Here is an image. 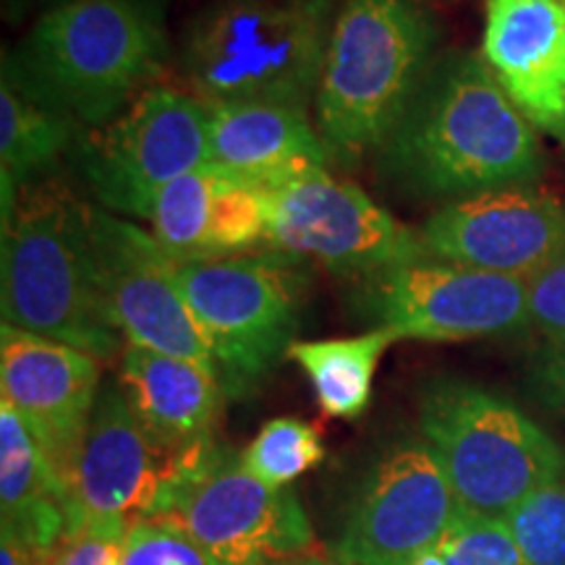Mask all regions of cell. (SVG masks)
I'll list each match as a JSON object with an SVG mask.
<instances>
[{
	"label": "cell",
	"instance_id": "obj_22",
	"mask_svg": "<svg viewBox=\"0 0 565 565\" xmlns=\"http://www.w3.org/2000/svg\"><path fill=\"white\" fill-rule=\"evenodd\" d=\"M74 121L47 108L13 82L3 68L0 79V179H3V221L17 196L68 150Z\"/></svg>",
	"mask_w": 565,
	"mask_h": 565
},
{
	"label": "cell",
	"instance_id": "obj_3",
	"mask_svg": "<svg viewBox=\"0 0 565 565\" xmlns=\"http://www.w3.org/2000/svg\"><path fill=\"white\" fill-rule=\"evenodd\" d=\"M87 202L66 181L42 175L21 189L3 221V324L79 349L97 362L124 353L89 259Z\"/></svg>",
	"mask_w": 565,
	"mask_h": 565
},
{
	"label": "cell",
	"instance_id": "obj_14",
	"mask_svg": "<svg viewBox=\"0 0 565 565\" xmlns=\"http://www.w3.org/2000/svg\"><path fill=\"white\" fill-rule=\"evenodd\" d=\"M448 475L424 440H404L374 461L335 545L343 565H408L461 511Z\"/></svg>",
	"mask_w": 565,
	"mask_h": 565
},
{
	"label": "cell",
	"instance_id": "obj_15",
	"mask_svg": "<svg viewBox=\"0 0 565 565\" xmlns=\"http://www.w3.org/2000/svg\"><path fill=\"white\" fill-rule=\"evenodd\" d=\"M419 238L435 259L529 280L565 257V204L536 186L498 189L445 204Z\"/></svg>",
	"mask_w": 565,
	"mask_h": 565
},
{
	"label": "cell",
	"instance_id": "obj_7",
	"mask_svg": "<svg viewBox=\"0 0 565 565\" xmlns=\"http://www.w3.org/2000/svg\"><path fill=\"white\" fill-rule=\"evenodd\" d=\"M301 265L294 254L267 249L175 270L228 398L252 395L288 356L301 320Z\"/></svg>",
	"mask_w": 565,
	"mask_h": 565
},
{
	"label": "cell",
	"instance_id": "obj_6",
	"mask_svg": "<svg viewBox=\"0 0 565 565\" xmlns=\"http://www.w3.org/2000/svg\"><path fill=\"white\" fill-rule=\"evenodd\" d=\"M419 433L463 508L508 519L561 482L565 454L532 416L482 385L437 380L419 401Z\"/></svg>",
	"mask_w": 565,
	"mask_h": 565
},
{
	"label": "cell",
	"instance_id": "obj_28",
	"mask_svg": "<svg viewBox=\"0 0 565 565\" xmlns=\"http://www.w3.org/2000/svg\"><path fill=\"white\" fill-rule=\"evenodd\" d=\"M526 291L529 324L553 341H565V257L529 278Z\"/></svg>",
	"mask_w": 565,
	"mask_h": 565
},
{
	"label": "cell",
	"instance_id": "obj_24",
	"mask_svg": "<svg viewBox=\"0 0 565 565\" xmlns=\"http://www.w3.org/2000/svg\"><path fill=\"white\" fill-rule=\"evenodd\" d=\"M242 466L252 477L270 487H291L299 479L322 463L324 445L315 424L278 416L263 424L257 437L238 454Z\"/></svg>",
	"mask_w": 565,
	"mask_h": 565
},
{
	"label": "cell",
	"instance_id": "obj_31",
	"mask_svg": "<svg viewBox=\"0 0 565 565\" xmlns=\"http://www.w3.org/2000/svg\"><path fill=\"white\" fill-rule=\"evenodd\" d=\"M301 565H343V563H338V561H324L322 555H317V557H309V561L301 563Z\"/></svg>",
	"mask_w": 565,
	"mask_h": 565
},
{
	"label": "cell",
	"instance_id": "obj_23",
	"mask_svg": "<svg viewBox=\"0 0 565 565\" xmlns=\"http://www.w3.org/2000/svg\"><path fill=\"white\" fill-rule=\"evenodd\" d=\"M395 341L398 338L387 330L372 328L351 338L294 341L288 359H294L309 377L324 414L353 422L370 408L380 359Z\"/></svg>",
	"mask_w": 565,
	"mask_h": 565
},
{
	"label": "cell",
	"instance_id": "obj_9",
	"mask_svg": "<svg viewBox=\"0 0 565 565\" xmlns=\"http://www.w3.org/2000/svg\"><path fill=\"white\" fill-rule=\"evenodd\" d=\"M351 307L398 341L456 343L529 324L524 278L424 257L349 282Z\"/></svg>",
	"mask_w": 565,
	"mask_h": 565
},
{
	"label": "cell",
	"instance_id": "obj_1",
	"mask_svg": "<svg viewBox=\"0 0 565 565\" xmlns=\"http://www.w3.org/2000/svg\"><path fill=\"white\" fill-rule=\"evenodd\" d=\"M374 160L401 192L448 204L534 186L545 171L532 121L475 53L435 58Z\"/></svg>",
	"mask_w": 565,
	"mask_h": 565
},
{
	"label": "cell",
	"instance_id": "obj_25",
	"mask_svg": "<svg viewBox=\"0 0 565 565\" xmlns=\"http://www.w3.org/2000/svg\"><path fill=\"white\" fill-rule=\"evenodd\" d=\"M440 565H529L505 519L461 508L456 521L435 542Z\"/></svg>",
	"mask_w": 565,
	"mask_h": 565
},
{
	"label": "cell",
	"instance_id": "obj_10",
	"mask_svg": "<svg viewBox=\"0 0 565 565\" xmlns=\"http://www.w3.org/2000/svg\"><path fill=\"white\" fill-rule=\"evenodd\" d=\"M210 160V105L150 87L110 124L76 141V166L103 210L147 221L168 183Z\"/></svg>",
	"mask_w": 565,
	"mask_h": 565
},
{
	"label": "cell",
	"instance_id": "obj_20",
	"mask_svg": "<svg viewBox=\"0 0 565 565\" xmlns=\"http://www.w3.org/2000/svg\"><path fill=\"white\" fill-rule=\"evenodd\" d=\"M116 383L154 440L173 450H194L215 443L212 429L225 395L215 370L126 345Z\"/></svg>",
	"mask_w": 565,
	"mask_h": 565
},
{
	"label": "cell",
	"instance_id": "obj_5",
	"mask_svg": "<svg viewBox=\"0 0 565 565\" xmlns=\"http://www.w3.org/2000/svg\"><path fill=\"white\" fill-rule=\"evenodd\" d=\"M335 0H215L196 13L181 71L204 105L291 103L317 95Z\"/></svg>",
	"mask_w": 565,
	"mask_h": 565
},
{
	"label": "cell",
	"instance_id": "obj_12",
	"mask_svg": "<svg viewBox=\"0 0 565 565\" xmlns=\"http://www.w3.org/2000/svg\"><path fill=\"white\" fill-rule=\"evenodd\" d=\"M162 519L179 526L210 565H301L320 555L291 487L259 482L228 448Z\"/></svg>",
	"mask_w": 565,
	"mask_h": 565
},
{
	"label": "cell",
	"instance_id": "obj_8",
	"mask_svg": "<svg viewBox=\"0 0 565 565\" xmlns=\"http://www.w3.org/2000/svg\"><path fill=\"white\" fill-rule=\"evenodd\" d=\"M223 454L212 443L173 450L147 433L116 380L105 383L66 484L68 536L162 519Z\"/></svg>",
	"mask_w": 565,
	"mask_h": 565
},
{
	"label": "cell",
	"instance_id": "obj_19",
	"mask_svg": "<svg viewBox=\"0 0 565 565\" xmlns=\"http://www.w3.org/2000/svg\"><path fill=\"white\" fill-rule=\"evenodd\" d=\"M210 166L267 186L309 168H328L320 131L291 103H225L210 108Z\"/></svg>",
	"mask_w": 565,
	"mask_h": 565
},
{
	"label": "cell",
	"instance_id": "obj_16",
	"mask_svg": "<svg viewBox=\"0 0 565 565\" xmlns=\"http://www.w3.org/2000/svg\"><path fill=\"white\" fill-rule=\"evenodd\" d=\"M0 387L32 429L66 492L71 466L100 395V362L26 330L0 328Z\"/></svg>",
	"mask_w": 565,
	"mask_h": 565
},
{
	"label": "cell",
	"instance_id": "obj_26",
	"mask_svg": "<svg viewBox=\"0 0 565 565\" xmlns=\"http://www.w3.org/2000/svg\"><path fill=\"white\" fill-rule=\"evenodd\" d=\"M529 565H565V482L550 484L508 515Z\"/></svg>",
	"mask_w": 565,
	"mask_h": 565
},
{
	"label": "cell",
	"instance_id": "obj_18",
	"mask_svg": "<svg viewBox=\"0 0 565 565\" xmlns=\"http://www.w3.org/2000/svg\"><path fill=\"white\" fill-rule=\"evenodd\" d=\"M482 61L534 129L565 141L563 0H487Z\"/></svg>",
	"mask_w": 565,
	"mask_h": 565
},
{
	"label": "cell",
	"instance_id": "obj_27",
	"mask_svg": "<svg viewBox=\"0 0 565 565\" xmlns=\"http://www.w3.org/2000/svg\"><path fill=\"white\" fill-rule=\"evenodd\" d=\"M121 565H210L202 550L168 519L139 521L129 529Z\"/></svg>",
	"mask_w": 565,
	"mask_h": 565
},
{
	"label": "cell",
	"instance_id": "obj_13",
	"mask_svg": "<svg viewBox=\"0 0 565 565\" xmlns=\"http://www.w3.org/2000/svg\"><path fill=\"white\" fill-rule=\"evenodd\" d=\"M87 236L97 291L126 345L215 370L207 338L179 286V265L152 233L89 204Z\"/></svg>",
	"mask_w": 565,
	"mask_h": 565
},
{
	"label": "cell",
	"instance_id": "obj_29",
	"mask_svg": "<svg viewBox=\"0 0 565 565\" xmlns=\"http://www.w3.org/2000/svg\"><path fill=\"white\" fill-rule=\"evenodd\" d=\"M126 534L118 529H84L66 536L47 565H121Z\"/></svg>",
	"mask_w": 565,
	"mask_h": 565
},
{
	"label": "cell",
	"instance_id": "obj_11",
	"mask_svg": "<svg viewBox=\"0 0 565 565\" xmlns=\"http://www.w3.org/2000/svg\"><path fill=\"white\" fill-rule=\"evenodd\" d=\"M270 210V249L315 259L345 282L429 257L419 231L328 168L259 186Z\"/></svg>",
	"mask_w": 565,
	"mask_h": 565
},
{
	"label": "cell",
	"instance_id": "obj_4",
	"mask_svg": "<svg viewBox=\"0 0 565 565\" xmlns=\"http://www.w3.org/2000/svg\"><path fill=\"white\" fill-rule=\"evenodd\" d=\"M435 26L412 0H345L317 87V131L330 160L377 154L435 63Z\"/></svg>",
	"mask_w": 565,
	"mask_h": 565
},
{
	"label": "cell",
	"instance_id": "obj_21",
	"mask_svg": "<svg viewBox=\"0 0 565 565\" xmlns=\"http://www.w3.org/2000/svg\"><path fill=\"white\" fill-rule=\"evenodd\" d=\"M0 511L3 532L51 561L68 536L66 492L32 429L0 398Z\"/></svg>",
	"mask_w": 565,
	"mask_h": 565
},
{
	"label": "cell",
	"instance_id": "obj_2",
	"mask_svg": "<svg viewBox=\"0 0 565 565\" xmlns=\"http://www.w3.org/2000/svg\"><path fill=\"white\" fill-rule=\"evenodd\" d=\"M166 55L162 0H61L3 68L47 108L97 129L150 89Z\"/></svg>",
	"mask_w": 565,
	"mask_h": 565
},
{
	"label": "cell",
	"instance_id": "obj_17",
	"mask_svg": "<svg viewBox=\"0 0 565 565\" xmlns=\"http://www.w3.org/2000/svg\"><path fill=\"white\" fill-rule=\"evenodd\" d=\"M147 221L154 242L175 265L270 246V210L263 189L210 162L162 186Z\"/></svg>",
	"mask_w": 565,
	"mask_h": 565
},
{
	"label": "cell",
	"instance_id": "obj_32",
	"mask_svg": "<svg viewBox=\"0 0 565 565\" xmlns=\"http://www.w3.org/2000/svg\"><path fill=\"white\" fill-rule=\"evenodd\" d=\"M563 3H565V0H563Z\"/></svg>",
	"mask_w": 565,
	"mask_h": 565
},
{
	"label": "cell",
	"instance_id": "obj_30",
	"mask_svg": "<svg viewBox=\"0 0 565 565\" xmlns=\"http://www.w3.org/2000/svg\"><path fill=\"white\" fill-rule=\"evenodd\" d=\"M540 377L555 404L565 408V341H555L540 364Z\"/></svg>",
	"mask_w": 565,
	"mask_h": 565
}]
</instances>
